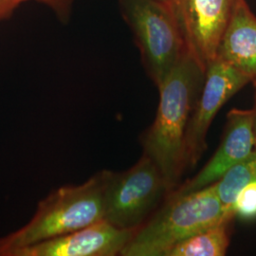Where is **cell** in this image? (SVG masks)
Segmentation results:
<instances>
[{"instance_id":"obj_17","label":"cell","mask_w":256,"mask_h":256,"mask_svg":"<svg viewBox=\"0 0 256 256\" xmlns=\"http://www.w3.org/2000/svg\"><path fill=\"white\" fill-rule=\"evenodd\" d=\"M158 1L164 2L165 4H167V5H169V6H170V4H171V1H172V0H158Z\"/></svg>"},{"instance_id":"obj_5","label":"cell","mask_w":256,"mask_h":256,"mask_svg":"<svg viewBox=\"0 0 256 256\" xmlns=\"http://www.w3.org/2000/svg\"><path fill=\"white\" fill-rule=\"evenodd\" d=\"M147 74L158 86L186 52L169 5L158 0H120Z\"/></svg>"},{"instance_id":"obj_12","label":"cell","mask_w":256,"mask_h":256,"mask_svg":"<svg viewBox=\"0 0 256 256\" xmlns=\"http://www.w3.org/2000/svg\"><path fill=\"white\" fill-rule=\"evenodd\" d=\"M254 182H256V148L245 158L230 168L216 182L218 196L226 210H230L242 188Z\"/></svg>"},{"instance_id":"obj_1","label":"cell","mask_w":256,"mask_h":256,"mask_svg":"<svg viewBox=\"0 0 256 256\" xmlns=\"http://www.w3.org/2000/svg\"><path fill=\"white\" fill-rule=\"evenodd\" d=\"M204 72L186 50L158 86L160 102L152 126L142 136L144 153L160 169L169 192L187 170L185 138L189 120L202 90Z\"/></svg>"},{"instance_id":"obj_8","label":"cell","mask_w":256,"mask_h":256,"mask_svg":"<svg viewBox=\"0 0 256 256\" xmlns=\"http://www.w3.org/2000/svg\"><path fill=\"white\" fill-rule=\"evenodd\" d=\"M256 148L254 110H232L220 146L210 160L194 178L180 184L172 192L185 194L218 182L230 168L250 155Z\"/></svg>"},{"instance_id":"obj_4","label":"cell","mask_w":256,"mask_h":256,"mask_svg":"<svg viewBox=\"0 0 256 256\" xmlns=\"http://www.w3.org/2000/svg\"><path fill=\"white\" fill-rule=\"evenodd\" d=\"M168 194L160 169L142 154L126 171L106 170L104 220L119 229L137 230L160 208Z\"/></svg>"},{"instance_id":"obj_3","label":"cell","mask_w":256,"mask_h":256,"mask_svg":"<svg viewBox=\"0 0 256 256\" xmlns=\"http://www.w3.org/2000/svg\"><path fill=\"white\" fill-rule=\"evenodd\" d=\"M226 212L216 183L185 194L169 192L120 256H165L178 243L218 223Z\"/></svg>"},{"instance_id":"obj_15","label":"cell","mask_w":256,"mask_h":256,"mask_svg":"<svg viewBox=\"0 0 256 256\" xmlns=\"http://www.w3.org/2000/svg\"><path fill=\"white\" fill-rule=\"evenodd\" d=\"M28 0H0V20L7 18L19 5Z\"/></svg>"},{"instance_id":"obj_6","label":"cell","mask_w":256,"mask_h":256,"mask_svg":"<svg viewBox=\"0 0 256 256\" xmlns=\"http://www.w3.org/2000/svg\"><path fill=\"white\" fill-rule=\"evenodd\" d=\"M252 79L216 58L205 70L202 90L192 110L185 138L186 168L196 166L207 149L206 138L220 108Z\"/></svg>"},{"instance_id":"obj_2","label":"cell","mask_w":256,"mask_h":256,"mask_svg":"<svg viewBox=\"0 0 256 256\" xmlns=\"http://www.w3.org/2000/svg\"><path fill=\"white\" fill-rule=\"evenodd\" d=\"M106 170L79 185H66L38 203L32 218L22 228L0 238V256L58 238L104 220Z\"/></svg>"},{"instance_id":"obj_16","label":"cell","mask_w":256,"mask_h":256,"mask_svg":"<svg viewBox=\"0 0 256 256\" xmlns=\"http://www.w3.org/2000/svg\"><path fill=\"white\" fill-rule=\"evenodd\" d=\"M252 82L254 84V90H256V102H254V135H256V78L252 79Z\"/></svg>"},{"instance_id":"obj_14","label":"cell","mask_w":256,"mask_h":256,"mask_svg":"<svg viewBox=\"0 0 256 256\" xmlns=\"http://www.w3.org/2000/svg\"><path fill=\"white\" fill-rule=\"evenodd\" d=\"M37 1L45 3L48 6L54 10L59 16H66L74 0H37Z\"/></svg>"},{"instance_id":"obj_9","label":"cell","mask_w":256,"mask_h":256,"mask_svg":"<svg viewBox=\"0 0 256 256\" xmlns=\"http://www.w3.org/2000/svg\"><path fill=\"white\" fill-rule=\"evenodd\" d=\"M136 230L119 229L106 220L16 250L10 256H120Z\"/></svg>"},{"instance_id":"obj_13","label":"cell","mask_w":256,"mask_h":256,"mask_svg":"<svg viewBox=\"0 0 256 256\" xmlns=\"http://www.w3.org/2000/svg\"><path fill=\"white\" fill-rule=\"evenodd\" d=\"M230 210L236 218L245 221L256 220V182L248 184L238 192Z\"/></svg>"},{"instance_id":"obj_11","label":"cell","mask_w":256,"mask_h":256,"mask_svg":"<svg viewBox=\"0 0 256 256\" xmlns=\"http://www.w3.org/2000/svg\"><path fill=\"white\" fill-rule=\"evenodd\" d=\"M234 210H228L221 220L170 248L165 256H224L230 242Z\"/></svg>"},{"instance_id":"obj_10","label":"cell","mask_w":256,"mask_h":256,"mask_svg":"<svg viewBox=\"0 0 256 256\" xmlns=\"http://www.w3.org/2000/svg\"><path fill=\"white\" fill-rule=\"evenodd\" d=\"M216 58L256 78V16L245 0H234Z\"/></svg>"},{"instance_id":"obj_7","label":"cell","mask_w":256,"mask_h":256,"mask_svg":"<svg viewBox=\"0 0 256 256\" xmlns=\"http://www.w3.org/2000/svg\"><path fill=\"white\" fill-rule=\"evenodd\" d=\"M234 0H172L170 8L188 54L205 72L216 58Z\"/></svg>"}]
</instances>
